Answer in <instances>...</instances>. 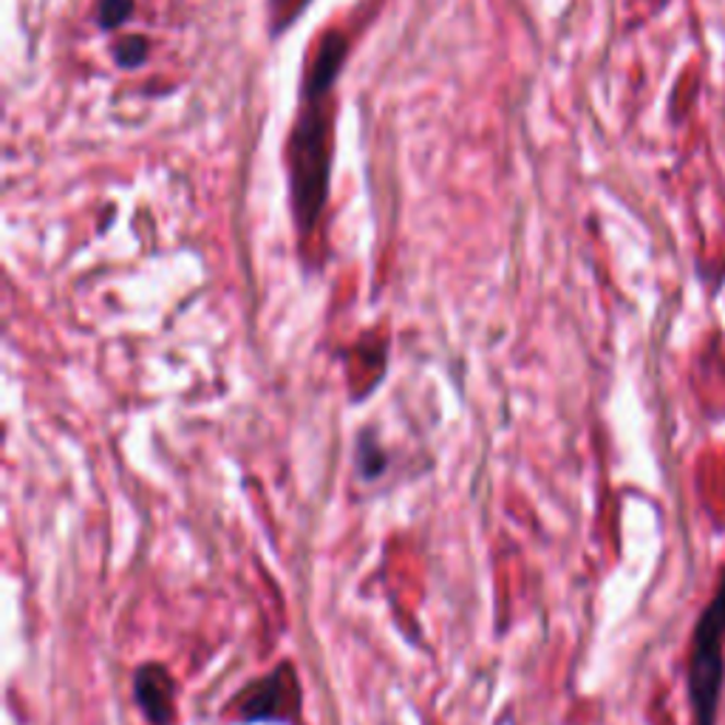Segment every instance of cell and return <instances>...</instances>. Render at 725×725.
<instances>
[{
    "label": "cell",
    "mask_w": 725,
    "mask_h": 725,
    "mask_svg": "<svg viewBox=\"0 0 725 725\" xmlns=\"http://www.w3.org/2000/svg\"><path fill=\"white\" fill-rule=\"evenodd\" d=\"M725 680V570L717 593L700 615L689 652L691 725H717Z\"/></svg>",
    "instance_id": "obj_1"
},
{
    "label": "cell",
    "mask_w": 725,
    "mask_h": 725,
    "mask_svg": "<svg viewBox=\"0 0 725 725\" xmlns=\"http://www.w3.org/2000/svg\"><path fill=\"white\" fill-rule=\"evenodd\" d=\"M329 128L320 108L306 112L292 133V187H295V210L301 227L309 230L320 215L326 196V171H329Z\"/></svg>",
    "instance_id": "obj_2"
},
{
    "label": "cell",
    "mask_w": 725,
    "mask_h": 725,
    "mask_svg": "<svg viewBox=\"0 0 725 725\" xmlns=\"http://www.w3.org/2000/svg\"><path fill=\"white\" fill-rule=\"evenodd\" d=\"M301 709V689L297 675L290 664H283L272 675L261 677L256 683L244 686L242 694L230 705V712L244 723L258 720H292Z\"/></svg>",
    "instance_id": "obj_3"
},
{
    "label": "cell",
    "mask_w": 725,
    "mask_h": 725,
    "mask_svg": "<svg viewBox=\"0 0 725 725\" xmlns=\"http://www.w3.org/2000/svg\"><path fill=\"white\" fill-rule=\"evenodd\" d=\"M133 700L151 725L176 723V683L162 664L139 666L133 675Z\"/></svg>",
    "instance_id": "obj_4"
},
{
    "label": "cell",
    "mask_w": 725,
    "mask_h": 725,
    "mask_svg": "<svg viewBox=\"0 0 725 725\" xmlns=\"http://www.w3.org/2000/svg\"><path fill=\"white\" fill-rule=\"evenodd\" d=\"M131 12H133L131 0H100L97 17L100 23H103V28H112L119 26Z\"/></svg>",
    "instance_id": "obj_5"
},
{
    "label": "cell",
    "mask_w": 725,
    "mask_h": 725,
    "mask_svg": "<svg viewBox=\"0 0 725 725\" xmlns=\"http://www.w3.org/2000/svg\"><path fill=\"white\" fill-rule=\"evenodd\" d=\"M148 57V43L142 37H128L117 46V62L125 69H133Z\"/></svg>",
    "instance_id": "obj_6"
},
{
    "label": "cell",
    "mask_w": 725,
    "mask_h": 725,
    "mask_svg": "<svg viewBox=\"0 0 725 725\" xmlns=\"http://www.w3.org/2000/svg\"><path fill=\"white\" fill-rule=\"evenodd\" d=\"M278 7H287V3H292V0H276Z\"/></svg>",
    "instance_id": "obj_7"
}]
</instances>
